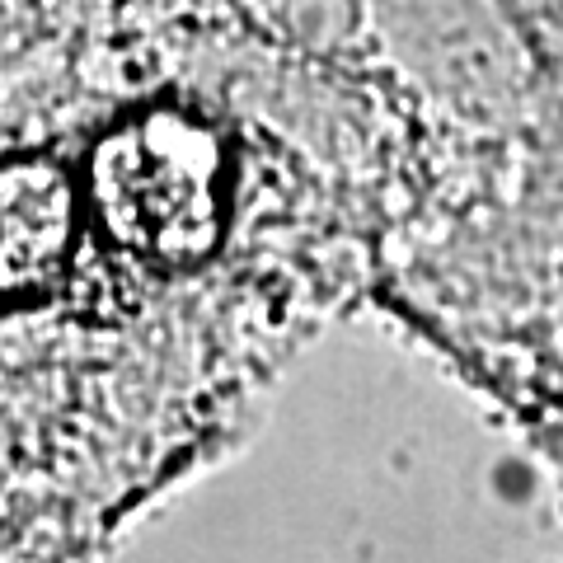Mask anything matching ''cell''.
<instances>
[{
    "label": "cell",
    "mask_w": 563,
    "mask_h": 563,
    "mask_svg": "<svg viewBox=\"0 0 563 563\" xmlns=\"http://www.w3.org/2000/svg\"><path fill=\"white\" fill-rule=\"evenodd\" d=\"M85 179L52 155L0 160V305L38 301L57 287L80 235Z\"/></svg>",
    "instance_id": "2"
},
{
    "label": "cell",
    "mask_w": 563,
    "mask_h": 563,
    "mask_svg": "<svg viewBox=\"0 0 563 563\" xmlns=\"http://www.w3.org/2000/svg\"><path fill=\"white\" fill-rule=\"evenodd\" d=\"M90 221L146 268H198L226 230V146L207 118L146 104L94 141L85 165Z\"/></svg>",
    "instance_id": "1"
}]
</instances>
